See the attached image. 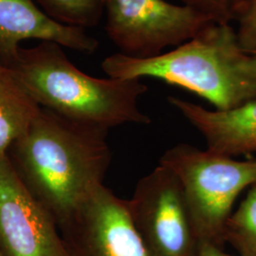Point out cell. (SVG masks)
I'll use <instances>...</instances> for the list:
<instances>
[{
	"label": "cell",
	"mask_w": 256,
	"mask_h": 256,
	"mask_svg": "<svg viewBox=\"0 0 256 256\" xmlns=\"http://www.w3.org/2000/svg\"><path fill=\"white\" fill-rule=\"evenodd\" d=\"M160 164L169 168L182 184L200 243L224 247L225 227L234 202L256 184V160H236L180 144L168 149Z\"/></svg>",
	"instance_id": "obj_4"
},
{
	"label": "cell",
	"mask_w": 256,
	"mask_h": 256,
	"mask_svg": "<svg viewBox=\"0 0 256 256\" xmlns=\"http://www.w3.org/2000/svg\"><path fill=\"white\" fill-rule=\"evenodd\" d=\"M168 102L202 133L208 150L232 158L256 153V99L225 111L173 96Z\"/></svg>",
	"instance_id": "obj_10"
},
{
	"label": "cell",
	"mask_w": 256,
	"mask_h": 256,
	"mask_svg": "<svg viewBox=\"0 0 256 256\" xmlns=\"http://www.w3.org/2000/svg\"><path fill=\"white\" fill-rule=\"evenodd\" d=\"M102 68L110 78H155L180 86L220 111L256 99V56L242 48L232 23L212 21L191 40L153 57L114 54Z\"/></svg>",
	"instance_id": "obj_2"
},
{
	"label": "cell",
	"mask_w": 256,
	"mask_h": 256,
	"mask_svg": "<svg viewBox=\"0 0 256 256\" xmlns=\"http://www.w3.org/2000/svg\"><path fill=\"white\" fill-rule=\"evenodd\" d=\"M0 248L6 256H68L58 225L0 156Z\"/></svg>",
	"instance_id": "obj_8"
},
{
	"label": "cell",
	"mask_w": 256,
	"mask_h": 256,
	"mask_svg": "<svg viewBox=\"0 0 256 256\" xmlns=\"http://www.w3.org/2000/svg\"><path fill=\"white\" fill-rule=\"evenodd\" d=\"M224 242L240 256H256V184L232 214L225 227Z\"/></svg>",
	"instance_id": "obj_12"
},
{
	"label": "cell",
	"mask_w": 256,
	"mask_h": 256,
	"mask_svg": "<svg viewBox=\"0 0 256 256\" xmlns=\"http://www.w3.org/2000/svg\"><path fill=\"white\" fill-rule=\"evenodd\" d=\"M218 23H232L250 0H182Z\"/></svg>",
	"instance_id": "obj_14"
},
{
	"label": "cell",
	"mask_w": 256,
	"mask_h": 256,
	"mask_svg": "<svg viewBox=\"0 0 256 256\" xmlns=\"http://www.w3.org/2000/svg\"><path fill=\"white\" fill-rule=\"evenodd\" d=\"M238 39L242 48L256 54V0H250L238 14Z\"/></svg>",
	"instance_id": "obj_15"
},
{
	"label": "cell",
	"mask_w": 256,
	"mask_h": 256,
	"mask_svg": "<svg viewBox=\"0 0 256 256\" xmlns=\"http://www.w3.org/2000/svg\"><path fill=\"white\" fill-rule=\"evenodd\" d=\"M254 55H256V54H254Z\"/></svg>",
	"instance_id": "obj_18"
},
{
	"label": "cell",
	"mask_w": 256,
	"mask_h": 256,
	"mask_svg": "<svg viewBox=\"0 0 256 256\" xmlns=\"http://www.w3.org/2000/svg\"><path fill=\"white\" fill-rule=\"evenodd\" d=\"M58 228L68 256H148L128 200L104 184Z\"/></svg>",
	"instance_id": "obj_7"
},
{
	"label": "cell",
	"mask_w": 256,
	"mask_h": 256,
	"mask_svg": "<svg viewBox=\"0 0 256 256\" xmlns=\"http://www.w3.org/2000/svg\"><path fill=\"white\" fill-rule=\"evenodd\" d=\"M108 130L46 108L7 151L30 194L56 221L68 218L104 180L111 162Z\"/></svg>",
	"instance_id": "obj_1"
},
{
	"label": "cell",
	"mask_w": 256,
	"mask_h": 256,
	"mask_svg": "<svg viewBox=\"0 0 256 256\" xmlns=\"http://www.w3.org/2000/svg\"><path fill=\"white\" fill-rule=\"evenodd\" d=\"M57 22L86 30L97 26L104 14L106 0H36Z\"/></svg>",
	"instance_id": "obj_13"
},
{
	"label": "cell",
	"mask_w": 256,
	"mask_h": 256,
	"mask_svg": "<svg viewBox=\"0 0 256 256\" xmlns=\"http://www.w3.org/2000/svg\"><path fill=\"white\" fill-rule=\"evenodd\" d=\"M106 32L120 54L148 58L191 40L212 22L188 5L166 0H106Z\"/></svg>",
	"instance_id": "obj_5"
},
{
	"label": "cell",
	"mask_w": 256,
	"mask_h": 256,
	"mask_svg": "<svg viewBox=\"0 0 256 256\" xmlns=\"http://www.w3.org/2000/svg\"><path fill=\"white\" fill-rule=\"evenodd\" d=\"M128 208L148 256H196L200 240L176 176L160 164L138 182Z\"/></svg>",
	"instance_id": "obj_6"
},
{
	"label": "cell",
	"mask_w": 256,
	"mask_h": 256,
	"mask_svg": "<svg viewBox=\"0 0 256 256\" xmlns=\"http://www.w3.org/2000/svg\"><path fill=\"white\" fill-rule=\"evenodd\" d=\"M41 106L34 101L8 68L0 64V156L36 120Z\"/></svg>",
	"instance_id": "obj_11"
},
{
	"label": "cell",
	"mask_w": 256,
	"mask_h": 256,
	"mask_svg": "<svg viewBox=\"0 0 256 256\" xmlns=\"http://www.w3.org/2000/svg\"><path fill=\"white\" fill-rule=\"evenodd\" d=\"M32 39L86 54L99 48L98 40L86 30L57 22L36 0H0V64L8 66L18 56L20 43Z\"/></svg>",
	"instance_id": "obj_9"
},
{
	"label": "cell",
	"mask_w": 256,
	"mask_h": 256,
	"mask_svg": "<svg viewBox=\"0 0 256 256\" xmlns=\"http://www.w3.org/2000/svg\"><path fill=\"white\" fill-rule=\"evenodd\" d=\"M230 256L227 254L223 248L218 246L216 244L209 243V242H202L200 248H198V256Z\"/></svg>",
	"instance_id": "obj_16"
},
{
	"label": "cell",
	"mask_w": 256,
	"mask_h": 256,
	"mask_svg": "<svg viewBox=\"0 0 256 256\" xmlns=\"http://www.w3.org/2000/svg\"><path fill=\"white\" fill-rule=\"evenodd\" d=\"M6 68L41 108L66 119L108 130L151 122L138 106L148 90L146 84L138 79L92 77L80 70L56 43L21 46Z\"/></svg>",
	"instance_id": "obj_3"
},
{
	"label": "cell",
	"mask_w": 256,
	"mask_h": 256,
	"mask_svg": "<svg viewBox=\"0 0 256 256\" xmlns=\"http://www.w3.org/2000/svg\"><path fill=\"white\" fill-rule=\"evenodd\" d=\"M0 256H6L1 248H0Z\"/></svg>",
	"instance_id": "obj_17"
}]
</instances>
